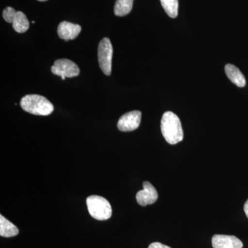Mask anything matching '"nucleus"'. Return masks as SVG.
<instances>
[{
	"instance_id": "f257e3e1",
	"label": "nucleus",
	"mask_w": 248,
	"mask_h": 248,
	"mask_svg": "<svg viewBox=\"0 0 248 248\" xmlns=\"http://www.w3.org/2000/svg\"><path fill=\"white\" fill-rule=\"evenodd\" d=\"M161 130L165 140L170 144H177L184 139L181 121L177 115L170 111H168L163 115Z\"/></svg>"
},
{
	"instance_id": "f03ea898",
	"label": "nucleus",
	"mask_w": 248,
	"mask_h": 248,
	"mask_svg": "<svg viewBox=\"0 0 248 248\" xmlns=\"http://www.w3.org/2000/svg\"><path fill=\"white\" fill-rule=\"evenodd\" d=\"M20 106L26 112L32 115L47 116L54 110L52 103L38 94H27L21 99Z\"/></svg>"
},
{
	"instance_id": "7ed1b4c3",
	"label": "nucleus",
	"mask_w": 248,
	"mask_h": 248,
	"mask_svg": "<svg viewBox=\"0 0 248 248\" xmlns=\"http://www.w3.org/2000/svg\"><path fill=\"white\" fill-rule=\"evenodd\" d=\"M90 215L99 221H105L112 216V208L110 203L104 197L92 195L86 200Z\"/></svg>"
},
{
	"instance_id": "20e7f679",
	"label": "nucleus",
	"mask_w": 248,
	"mask_h": 248,
	"mask_svg": "<svg viewBox=\"0 0 248 248\" xmlns=\"http://www.w3.org/2000/svg\"><path fill=\"white\" fill-rule=\"evenodd\" d=\"M113 48L110 40L107 37L102 39L98 47V60L103 73L110 76L112 72V60Z\"/></svg>"
},
{
	"instance_id": "39448f33",
	"label": "nucleus",
	"mask_w": 248,
	"mask_h": 248,
	"mask_svg": "<svg viewBox=\"0 0 248 248\" xmlns=\"http://www.w3.org/2000/svg\"><path fill=\"white\" fill-rule=\"evenodd\" d=\"M51 71L54 75L61 77L63 80L66 78H71L78 76L80 73L78 65L67 59L56 60L51 67Z\"/></svg>"
},
{
	"instance_id": "423d86ee",
	"label": "nucleus",
	"mask_w": 248,
	"mask_h": 248,
	"mask_svg": "<svg viewBox=\"0 0 248 248\" xmlns=\"http://www.w3.org/2000/svg\"><path fill=\"white\" fill-rule=\"evenodd\" d=\"M141 120V112L140 111H131L120 117L117 123V128L122 132L133 131L140 126Z\"/></svg>"
},
{
	"instance_id": "0eeeda50",
	"label": "nucleus",
	"mask_w": 248,
	"mask_h": 248,
	"mask_svg": "<svg viewBox=\"0 0 248 248\" xmlns=\"http://www.w3.org/2000/svg\"><path fill=\"white\" fill-rule=\"evenodd\" d=\"M143 190L139 191L137 193L136 200L138 203L141 206H146L154 203L159 197L157 191L148 182H143Z\"/></svg>"
},
{
	"instance_id": "6e6552de",
	"label": "nucleus",
	"mask_w": 248,
	"mask_h": 248,
	"mask_svg": "<svg viewBox=\"0 0 248 248\" xmlns=\"http://www.w3.org/2000/svg\"><path fill=\"white\" fill-rule=\"evenodd\" d=\"M213 248H242V241L234 236L216 234L212 239Z\"/></svg>"
},
{
	"instance_id": "1a4fd4ad",
	"label": "nucleus",
	"mask_w": 248,
	"mask_h": 248,
	"mask_svg": "<svg viewBox=\"0 0 248 248\" xmlns=\"http://www.w3.org/2000/svg\"><path fill=\"white\" fill-rule=\"evenodd\" d=\"M81 31V26L63 21L60 23L58 28L59 37L65 41L76 39Z\"/></svg>"
},
{
	"instance_id": "9d476101",
	"label": "nucleus",
	"mask_w": 248,
	"mask_h": 248,
	"mask_svg": "<svg viewBox=\"0 0 248 248\" xmlns=\"http://www.w3.org/2000/svg\"><path fill=\"white\" fill-rule=\"evenodd\" d=\"M225 72L228 79L238 87L243 88L246 86V78L237 67L232 64H227L225 67Z\"/></svg>"
},
{
	"instance_id": "9b49d317",
	"label": "nucleus",
	"mask_w": 248,
	"mask_h": 248,
	"mask_svg": "<svg viewBox=\"0 0 248 248\" xmlns=\"http://www.w3.org/2000/svg\"><path fill=\"white\" fill-rule=\"evenodd\" d=\"M19 234V229L6 219L3 215H0V236L3 237H13Z\"/></svg>"
},
{
	"instance_id": "f8f14e48",
	"label": "nucleus",
	"mask_w": 248,
	"mask_h": 248,
	"mask_svg": "<svg viewBox=\"0 0 248 248\" xmlns=\"http://www.w3.org/2000/svg\"><path fill=\"white\" fill-rule=\"evenodd\" d=\"M12 24L14 30L19 33H23L27 31L30 25L27 16L22 11L16 12Z\"/></svg>"
},
{
	"instance_id": "ddd939ff",
	"label": "nucleus",
	"mask_w": 248,
	"mask_h": 248,
	"mask_svg": "<svg viewBox=\"0 0 248 248\" xmlns=\"http://www.w3.org/2000/svg\"><path fill=\"white\" fill-rule=\"evenodd\" d=\"M133 0H117L114 12L119 17L127 16L133 9Z\"/></svg>"
},
{
	"instance_id": "4468645a",
	"label": "nucleus",
	"mask_w": 248,
	"mask_h": 248,
	"mask_svg": "<svg viewBox=\"0 0 248 248\" xmlns=\"http://www.w3.org/2000/svg\"><path fill=\"white\" fill-rule=\"evenodd\" d=\"M161 6L169 17H177L179 12V1L178 0H160Z\"/></svg>"
},
{
	"instance_id": "2eb2a0df",
	"label": "nucleus",
	"mask_w": 248,
	"mask_h": 248,
	"mask_svg": "<svg viewBox=\"0 0 248 248\" xmlns=\"http://www.w3.org/2000/svg\"><path fill=\"white\" fill-rule=\"evenodd\" d=\"M16 12H17V11H16L14 8H6V9L4 10V11H3V17H4V20L6 21V22L11 23V24H12Z\"/></svg>"
},
{
	"instance_id": "dca6fc26",
	"label": "nucleus",
	"mask_w": 248,
	"mask_h": 248,
	"mask_svg": "<svg viewBox=\"0 0 248 248\" xmlns=\"http://www.w3.org/2000/svg\"><path fill=\"white\" fill-rule=\"evenodd\" d=\"M148 248H171L169 246H166V245L161 244L159 242L153 243L150 245Z\"/></svg>"
},
{
	"instance_id": "f3484780",
	"label": "nucleus",
	"mask_w": 248,
	"mask_h": 248,
	"mask_svg": "<svg viewBox=\"0 0 248 248\" xmlns=\"http://www.w3.org/2000/svg\"><path fill=\"white\" fill-rule=\"evenodd\" d=\"M244 212L245 213H246V216H247L248 218V200L244 205Z\"/></svg>"
},
{
	"instance_id": "a211bd4d",
	"label": "nucleus",
	"mask_w": 248,
	"mask_h": 248,
	"mask_svg": "<svg viewBox=\"0 0 248 248\" xmlns=\"http://www.w3.org/2000/svg\"><path fill=\"white\" fill-rule=\"evenodd\" d=\"M38 1H47V0H38Z\"/></svg>"
}]
</instances>
